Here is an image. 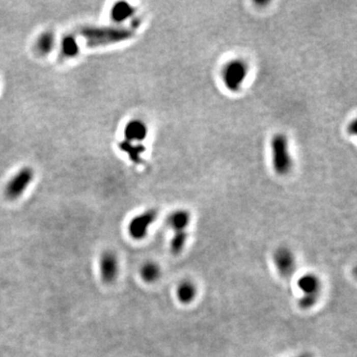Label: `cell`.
I'll return each mask as SVG.
<instances>
[{"label": "cell", "instance_id": "5b68a950", "mask_svg": "<svg viewBox=\"0 0 357 357\" xmlns=\"http://www.w3.org/2000/svg\"><path fill=\"white\" fill-rule=\"evenodd\" d=\"M158 217V211L154 208L134 216L128 225V233L134 240H142L146 237L150 226Z\"/></svg>", "mask_w": 357, "mask_h": 357}, {"label": "cell", "instance_id": "ba28073f", "mask_svg": "<svg viewBox=\"0 0 357 357\" xmlns=\"http://www.w3.org/2000/svg\"><path fill=\"white\" fill-rule=\"evenodd\" d=\"M98 267L102 282L112 284L116 280L119 271V263L117 256L113 251L105 250L100 254Z\"/></svg>", "mask_w": 357, "mask_h": 357}, {"label": "cell", "instance_id": "9c48e42d", "mask_svg": "<svg viewBox=\"0 0 357 357\" xmlns=\"http://www.w3.org/2000/svg\"><path fill=\"white\" fill-rule=\"evenodd\" d=\"M148 134L147 125L139 120L134 119L129 121L124 128V136L128 142H142L146 139Z\"/></svg>", "mask_w": 357, "mask_h": 357}, {"label": "cell", "instance_id": "7c38bea8", "mask_svg": "<svg viewBox=\"0 0 357 357\" xmlns=\"http://www.w3.org/2000/svg\"><path fill=\"white\" fill-rule=\"evenodd\" d=\"M135 10L134 7L127 2H117L113 5L111 11V16L114 22L116 23H122L130 18L134 14Z\"/></svg>", "mask_w": 357, "mask_h": 357}, {"label": "cell", "instance_id": "7a4b0ae2", "mask_svg": "<svg viewBox=\"0 0 357 357\" xmlns=\"http://www.w3.org/2000/svg\"><path fill=\"white\" fill-rule=\"evenodd\" d=\"M301 296L298 301L301 310L312 309L320 300L321 293V281L320 277L314 273H306L297 282Z\"/></svg>", "mask_w": 357, "mask_h": 357}, {"label": "cell", "instance_id": "4fadbf2b", "mask_svg": "<svg viewBox=\"0 0 357 357\" xmlns=\"http://www.w3.org/2000/svg\"><path fill=\"white\" fill-rule=\"evenodd\" d=\"M55 47V35L52 31L42 33L36 41V50L38 54L45 56L50 54Z\"/></svg>", "mask_w": 357, "mask_h": 357}, {"label": "cell", "instance_id": "30bf717a", "mask_svg": "<svg viewBox=\"0 0 357 357\" xmlns=\"http://www.w3.org/2000/svg\"><path fill=\"white\" fill-rule=\"evenodd\" d=\"M190 223V214L188 210L178 209L172 212L168 217V225L173 232L176 231H187Z\"/></svg>", "mask_w": 357, "mask_h": 357}, {"label": "cell", "instance_id": "6da1fadb", "mask_svg": "<svg viewBox=\"0 0 357 357\" xmlns=\"http://www.w3.org/2000/svg\"><path fill=\"white\" fill-rule=\"evenodd\" d=\"M80 35L91 48L120 43L133 37L134 31L124 27H84Z\"/></svg>", "mask_w": 357, "mask_h": 357}, {"label": "cell", "instance_id": "52a82bcc", "mask_svg": "<svg viewBox=\"0 0 357 357\" xmlns=\"http://www.w3.org/2000/svg\"><path fill=\"white\" fill-rule=\"evenodd\" d=\"M34 179V171L23 168L8 182L5 187V196L8 200L14 201L23 195Z\"/></svg>", "mask_w": 357, "mask_h": 357}, {"label": "cell", "instance_id": "8992f818", "mask_svg": "<svg viewBox=\"0 0 357 357\" xmlns=\"http://www.w3.org/2000/svg\"><path fill=\"white\" fill-rule=\"evenodd\" d=\"M273 263L277 272L284 279H289L293 276L297 269V260L294 252L286 247H278L273 253Z\"/></svg>", "mask_w": 357, "mask_h": 357}, {"label": "cell", "instance_id": "277c9868", "mask_svg": "<svg viewBox=\"0 0 357 357\" xmlns=\"http://www.w3.org/2000/svg\"><path fill=\"white\" fill-rule=\"evenodd\" d=\"M248 64L241 59L229 61L223 69V80L226 89L231 93L240 91L248 75Z\"/></svg>", "mask_w": 357, "mask_h": 357}, {"label": "cell", "instance_id": "5bb4252c", "mask_svg": "<svg viewBox=\"0 0 357 357\" xmlns=\"http://www.w3.org/2000/svg\"><path fill=\"white\" fill-rule=\"evenodd\" d=\"M140 277L146 283H154L159 280L161 276V268L158 264L153 261H147L140 267Z\"/></svg>", "mask_w": 357, "mask_h": 357}, {"label": "cell", "instance_id": "3957f363", "mask_svg": "<svg viewBox=\"0 0 357 357\" xmlns=\"http://www.w3.org/2000/svg\"><path fill=\"white\" fill-rule=\"evenodd\" d=\"M271 150L273 169L280 176L287 175L292 169L288 138L284 134H276L271 141Z\"/></svg>", "mask_w": 357, "mask_h": 357}, {"label": "cell", "instance_id": "e0dca14e", "mask_svg": "<svg viewBox=\"0 0 357 357\" xmlns=\"http://www.w3.org/2000/svg\"><path fill=\"white\" fill-rule=\"evenodd\" d=\"M79 52L77 41L74 36L68 35L62 39L61 53L66 58H74Z\"/></svg>", "mask_w": 357, "mask_h": 357}, {"label": "cell", "instance_id": "d6986e66", "mask_svg": "<svg viewBox=\"0 0 357 357\" xmlns=\"http://www.w3.org/2000/svg\"><path fill=\"white\" fill-rule=\"evenodd\" d=\"M293 357H313V355L311 353H309V352H304V353H300V354Z\"/></svg>", "mask_w": 357, "mask_h": 357}, {"label": "cell", "instance_id": "9a60e30c", "mask_svg": "<svg viewBox=\"0 0 357 357\" xmlns=\"http://www.w3.org/2000/svg\"><path fill=\"white\" fill-rule=\"evenodd\" d=\"M120 146V149L127 153L129 158L131 159L132 161L134 163H140L141 162V155L144 153L145 151V147L141 144H138V143H132V142H128V141H123L121 142V144L119 145Z\"/></svg>", "mask_w": 357, "mask_h": 357}, {"label": "cell", "instance_id": "8fae6325", "mask_svg": "<svg viewBox=\"0 0 357 357\" xmlns=\"http://www.w3.org/2000/svg\"><path fill=\"white\" fill-rule=\"evenodd\" d=\"M198 293L197 286L190 280H183L177 287V298L183 305H188L196 299Z\"/></svg>", "mask_w": 357, "mask_h": 357}, {"label": "cell", "instance_id": "ac0fdd59", "mask_svg": "<svg viewBox=\"0 0 357 357\" xmlns=\"http://www.w3.org/2000/svg\"><path fill=\"white\" fill-rule=\"evenodd\" d=\"M347 131L351 135H355L356 134V120H352V122L350 124H348V128Z\"/></svg>", "mask_w": 357, "mask_h": 357}, {"label": "cell", "instance_id": "2e32d148", "mask_svg": "<svg viewBox=\"0 0 357 357\" xmlns=\"http://www.w3.org/2000/svg\"><path fill=\"white\" fill-rule=\"evenodd\" d=\"M188 241V232L187 231H176L173 234L171 239L170 249L173 255H179L185 249V246Z\"/></svg>", "mask_w": 357, "mask_h": 357}]
</instances>
